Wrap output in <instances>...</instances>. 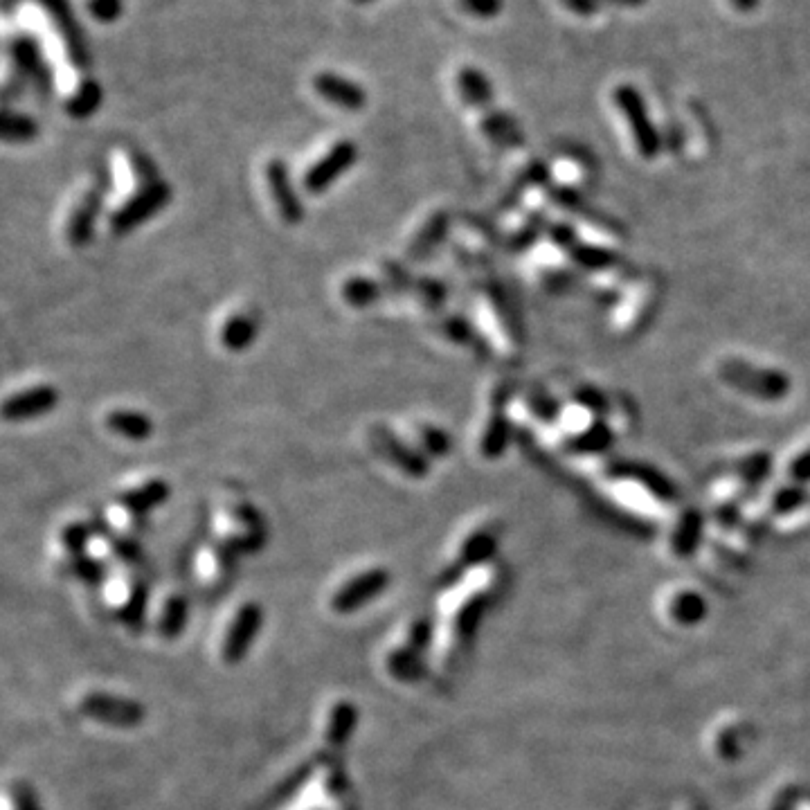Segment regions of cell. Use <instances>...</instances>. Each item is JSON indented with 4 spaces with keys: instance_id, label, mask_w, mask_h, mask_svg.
<instances>
[{
    "instance_id": "6da1fadb",
    "label": "cell",
    "mask_w": 810,
    "mask_h": 810,
    "mask_svg": "<svg viewBox=\"0 0 810 810\" xmlns=\"http://www.w3.org/2000/svg\"><path fill=\"white\" fill-rule=\"evenodd\" d=\"M432 642L428 619L412 617L385 653V669L399 682H414L423 673V655Z\"/></svg>"
},
{
    "instance_id": "7a4b0ae2",
    "label": "cell",
    "mask_w": 810,
    "mask_h": 810,
    "mask_svg": "<svg viewBox=\"0 0 810 810\" xmlns=\"http://www.w3.org/2000/svg\"><path fill=\"white\" fill-rule=\"evenodd\" d=\"M174 198V189L165 178L158 183L135 187V192L124 198V201L108 214V230L115 237H124V234L133 232L147 221H151L158 212L165 210Z\"/></svg>"
},
{
    "instance_id": "3957f363",
    "label": "cell",
    "mask_w": 810,
    "mask_h": 810,
    "mask_svg": "<svg viewBox=\"0 0 810 810\" xmlns=\"http://www.w3.org/2000/svg\"><path fill=\"white\" fill-rule=\"evenodd\" d=\"M358 144L349 138L336 140L322 156L311 162L302 174V189L311 196H320L338 183V180L349 174L358 162Z\"/></svg>"
},
{
    "instance_id": "277c9868",
    "label": "cell",
    "mask_w": 810,
    "mask_h": 810,
    "mask_svg": "<svg viewBox=\"0 0 810 810\" xmlns=\"http://www.w3.org/2000/svg\"><path fill=\"white\" fill-rule=\"evenodd\" d=\"M77 707L86 718L95 720L108 727L131 729L138 727L144 720V709L138 700L124 698L120 693L111 691H86L79 698Z\"/></svg>"
},
{
    "instance_id": "5b68a950",
    "label": "cell",
    "mask_w": 810,
    "mask_h": 810,
    "mask_svg": "<svg viewBox=\"0 0 810 810\" xmlns=\"http://www.w3.org/2000/svg\"><path fill=\"white\" fill-rule=\"evenodd\" d=\"M369 439L378 455H383L396 471L403 473L410 480H423L430 473V462L423 455L421 448H414L410 441H405L399 432H394L385 423H374L369 428Z\"/></svg>"
},
{
    "instance_id": "8992f818",
    "label": "cell",
    "mask_w": 810,
    "mask_h": 810,
    "mask_svg": "<svg viewBox=\"0 0 810 810\" xmlns=\"http://www.w3.org/2000/svg\"><path fill=\"white\" fill-rule=\"evenodd\" d=\"M392 576L385 567H367L363 572L351 574L347 581H342L331 594L329 608L338 615H351L358 608L372 603L376 597L387 590Z\"/></svg>"
},
{
    "instance_id": "52a82bcc",
    "label": "cell",
    "mask_w": 810,
    "mask_h": 810,
    "mask_svg": "<svg viewBox=\"0 0 810 810\" xmlns=\"http://www.w3.org/2000/svg\"><path fill=\"white\" fill-rule=\"evenodd\" d=\"M264 624V610L257 601H243L241 606L232 612V617L225 626V633L221 637V660L225 664H239L243 657L248 655L250 646Z\"/></svg>"
},
{
    "instance_id": "ba28073f",
    "label": "cell",
    "mask_w": 810,
    "mask_h": 810,
    "mask_svg": "<svg viewBox=\"0 0 810 810\" xmlns=\"http://www.w3.org/2000/svg\"><path fill=\"white\" fill-rule=\"evenodd\" d=\"M228 518L232 522V529L221 534V538L228 543L239 556L257 554L266 547L268 529L266 520L255 504L248 502H234L228 507Z\"/></svg>"
},
{
    "instance_id": "9c48e42d",
    "label": "cell",
    "mask_w": 810,
    "mask_h": 810,
    "mask_svg": "<svg viewBox=\"0 0 810 810\" xmlns=\"http://www.w3.org/2000/svg\"><path fill=\"white\" fill-rule=\"evenodd\" d=\"M264 180L273 205L286 225H300L306 216L300 189L293 183L291 167L282 158H268L264 165Z\"/></svg>"
},
{
    "instance_id": "30bf717a",
    "label": "cell",
    "mask_w": 810,
    "mask_h": 810,
    "mask_svg": "<svg viewBox=\"0 0 810 810\" xmlns=\"http://www.w3.org/2000/svg\"><path fill=\"white\" fill-rule=\"evenodd\" d=\"M311 88L322 102L347 113H360L369 102L367 88L338 70H318L311 77Z\"/></svg>"
},
{
    "instance_id": "8fae6325",
    "label": "cell",
    "mask_w": 810,
    "mask_h": 810,
    "mask_svg": "<svg viewBox=\"0 0 810 810\" xmlns=\"http://www.w3.org/2000/svg\"><path fill=\"white\" fill-rule=\"evenodd\" d=\"M171 498V484L162 477H151L133 489H124L115 495V507L126 513V531L133 534L140 527V520L147 518L151 511H156ZM135 536V534H133Z\"/></svg>"
},
{
    "instance_id": "7c38bea8",
    "label": "cell",
    "mask_w": 810,
    "mask_h": 810,
    "mask_svg": "<svg viewBox=\"0 0 810 810\" xmlns=\"http://www.w3.org/2000/svg\"><path fill=\"white\" fill-rule=\"evenodd\" d=\"M61 394L50 383L27 385L23 390L9 394L3 401V419L9 423H23L41 419L57 408Z\"/></svg>"
},
{
    "instance_id": "4fadbf2b",
    "label": "cell",
    "mask_w": 810,
    "mask_h": 810,
    "mask_svg": "<svg viewBox=\"0 0 810 810\" xmlns=\"http://www.w3.org/2000/svg\"><path fill=\"white\" fill-rule=\"evenodd\" d=\"M104 187H90L79 196V201L72 205L66 221V241L72 248H84L95 237V228L99 216L104 210Z\"/></svg>"
},
{
    "instance_id": "5bb4252c",
    "label": "cell",
    "mask_w": 810,
    "mask_h": 810,
    "mask_svg": "<svg viewBox=\"0 0 810 810\" xmlns=\"http://www.w3.org/2000/svg\"><path fill=\"white\" fill-rule=\"evenodd\" d=\"M149 588L138 576H124V579H106V601L124 624H140L147 610Z\"/></svg>"
},
{
    "instance_id": "9a60e30c",
    "label": "cell",
    "mask_w": 810,
    "mask_h": 810,
    "mask_svg": "<svg viewBox=\"0 0 810 810\" xmlns=\"http://www.w3.org/2000/svg\"><path fill=\"white\" fill-rule=\"evenodd\" d=\"M70 84L61 97V108L70 120H88L104 104L102 84L93 77V72L70 70Z\"/></svg>"
},
{
    "instance_id": "2e32d148",
    "label": "cell",
    "mask_w": 810,
    "mask_h": 810,
    "mask_svg": "<svg viewBox=\"0 0 810 810\" xmlns=\"http://www.w3.org/2000/svg\"><path fill=\"white\" fill-rule=\"evenodd\" d=\"M617 104L621 108V113L626 115L628 124L633 126V133H635V140L639 144V149H642L646 156L648 153H655L657 149V133L653 129L651 120H648L646 115V108L642 97H639L637 90L633 86H619L617 93H615Z\"/></svg>"
},
{
    "instance_id": "e0dca14e",
    "label": "cell",
    "mask_w": 810,
    "mask_h": 810,
    "mask_svg": "<svg viewBox=\"0 0 810 810\" xmlns=\"http://www.w3.org/2000/svg\"><path fill=\"white\" fill-rule=\"evenodd\" d=\"M450 228V216L444 210L432 212L426 221L419 225V230L412 234V239L405 246V257L412 264H421L435 255L437 248L444 243Z\"/></svg>"
},
{
    "instance_id": "ac0fdd59",
    "label": "cell",
    "mask_w": 810,
    "mask_h": 810,
    "mask_svg": "<svg viewBox=\"0 0 810 810\" xmlns=\"http://www.w3.org/2000/svg\"><path fill=\"white\" fill-rule=\"evenodd\" d=\"M493 547H495V534H493V531L489 527L475 529L473 534L466 536L464 543L459 545L455 563H450L446 567L444 574H441V579H444V583H453L455 579L462 576V572L466 570V567H473L480 561H484V558H489V554L493 552Z\"/></svg>"
},
{
    "instance_id": "d6986e66",
    "label": "cell",
    "mask_w": 810,
    "mask_h": 810,
    "mask_svg": "<svg viewBox=\"0 0 810 810\" xmlns=\"http://www.w3.org/2000/svg\"><path fill=\"white\" fill-rule=\"evenodd\" d=\"M358 725V709L351 700H336L333 707L327 711V718H324L322 736L324 745L329 747V752H340L345 750V745L349 743L351 734Z\"/></svg>"
},
{
    "instance_id": "ffe728a7",
    "label": "cell",
    "mask_w": 810,
    "mask_h": 810,
    "mask_svg": "<svg viewBox=\"0 0 810 810\" xmlns=\"http://www.w3.org/2000/svg\"><path fill=\"white\" fill-rule=\"evenodd\" d=\"M104 426L111 435L120 437L124 441H133V444H142L153 437V419L147 412L133 410V408H115L106 412Z\"/></svg>"
},
{
    "instance_id": "44dd1931",
    "label": "cell",
    "mask_w": 810,
    "mask_h": 810,
    "mask_svg": "<svg viewBox=\"0 0 810 810\" xmlns=\"http://www.w3.org/2000/svg\"><path fill=\"white\" fill-rule=\"evenodd\" d=\"M259 336V318L255 311H241L232 313L228 320L223 322L219 331L221 347L230 354H241V351L250 349L255 345Z\"/></svg>"
},
{
    "instance_id": "7402d4cb",
    "label": "cell",
    "mask_w": 810,
    "mask_h": 810,
    "mask_svg": "<svg viewBox=\"0 0 810 810\" xmlns=\"http://www.w3.org/2000/svg\"><path fill=\"white\" fill-rule=\"evenodd\" d=\"M455 88H457L459 97H462V102L466 106L475 108L477 113L484 111V108H489L491 104H495L491 81L480 68H475V66L459 68L455 75Z\"/></svg>"
},
{
    "instance_id": "603a6c76",
    "label": "cell",
    "mask_w": 810,
    "mask_h": 810,
    "mask_svg": "<svg viewBox=\"0 0 810 810\" xmlns=\"http://www.w3.org/2000/svg\"><path fill=\"white\" fill-rule=\"evenodd\" d=\"M340 297L351 309H369V306H374L383 297H387V286L383 279L369 275H351L342 282Z\"/></svg>"
},
{
    "instance_id": "cb8c5ba5",
    "label": "cell",
    "mask_w": 810,
    "mask_h": 810,
    "mask_svg": "<svg viewBox=\"0 0 810 810\" xmlns=\"http://www.w3.org/2000/svg\"><path fill=\"white\" fill-rule=\"evenodd\" d=\"M187 599L180 592H169L165 599L160 601L156 612V633L162 639H176L183 633L187 621Z\"/></svg>"
},
{
    "instance_id": "d4e9b609",
    "label": "cell",
    "mask_w": 810,
    "mask_h": 810,
    "mask_svg": "<svg viewBox=\"0 0 810 810\" xmlns=\"http://www.w3.org/2000/svg\"><path fill=\"white\" fill-rule=\"evenodd\" d=\"M480 129L486 138L493 144H498V147H516L520 142L516 122H513L507 113L500 111L495 104L480 111Z\"/></svg>"
},
{
    "instance_id": "484cf974",
    "label": "cell",
    "mask_w": 810,
    "mask_h": 810,
    "mask_svg": "<svg viewBox=\"0 0 810 810\" xmlns=\"http://www.w3.org/2000/svg\"><path fill=\"white\" fill-rule=\"evenodd\" d=\"M97 538L93 522L86 520H72L68 525H63L59 531V545L63 549L66 558L84 556L90 552V543Z\"/></svg>"
},
{
    "instance_id": "4316f807",
    "label": "cell",
    "mask_w": 810,
    "mask_h": 810,
    "mask_svg": "<svg viewBox=\"0 0 810 810\" xmlns=\"http://www.w3.org/2000/svg\"><path fill=\"white\" fill-rule=\"evenodd\" d=\"M3 142L5 144H27L39 135V124L32 115L16 111L14 106H5L3 111Z\"/></svg>"
},
{
    "instance_id": "83f0119b",
    "label": "cell",
    "mask_w": 810,
    "mask_h": 810,
    "mask_svg": "<svg viewBox=\"0 0 810 810\" xmlns=\"http://www.w3.org/2000/svg\"><path fill=\"white\" fill-rule=\"evenodd\" d=\"M511 437V426L509 419L504 414H493V419L486 423V428L482 432L480 439V453L489 459L500 457L504 453V448L509 444Z\"/></svg>"
},
{
    "instance_id": "f1b7e54d",
    "label": "cell",
    "mask_w": 810,
    "mask_h": 810,
    "mask_svg": "<svg viewBox=\"0 0 810 810\" xmlns=\"http://www.w3.org/2000/svg\"><path fill=\"white\" fill-rule=\"evenodd\" d=\"M414 430H417L414 435L419 439V448L428 459H441L453 450V437L444 428L435 426V423H417Z\"/></svg>"
},
{
    "instance_id": "f546056e",
    "label": "cell",
    "mask_w": 810,
    "mask_h": 810,
    "mask_svg": "<svg viewBox=\"0 0 810 810\" xmlns=\"http://www.w3.org/2000/svg\"><path fill=\"white\" fill-rule=\"evenodd\" d=\"M124 165H126V169H129V174H131V178L135 180V185H138V187L158 183V180H162L156 162H153V158L149 156L147 151H142L138 147H126L124 149Z\"/></svg>"
},
{
    "instance_id": "4dcf8cb0",
    "label": "cell",
    "mask_w": 810,
    "mask_h": 810,
    "mask_svg": "<svg viewBox=\"0 0 810 810\" xmlns=\"http://www.w3.org/2000/svg\"><path fill=\"white\" fill-rule=\"evenodd\" d=\"M81 12L95 25L111 27L126 12V0H79Z\"/></svg>"
},
{
    "instance_id": "1f68e13d",
    "label": "cell",
    "mask_w": 810,
    "mask_h": 810,
    "mask_svg": "<svg viewBox=\"0 0 810 810\" xmlns=\"http://www.w3.org/2000/svg\"><path fill=\"white\" fill-rule=\"evenodd\" d=\"M412 297H419L421 304L426 306L428 311H437L448 300V288L437 277L421 275V277H414V295Z\"/></svg>"
},
{
    "instance_id": "d6a6232c",
    "label": "cell",
    "mask_w": 810,
    "mask_h": 810,
    "mask_svg": "<svg viewBox=\"0 0 810 810\" xmlns=\"http://www.w3.org/2000/svg\"><path fill=\"white\" fill-rule=\"evenodd\" d=\"M383 282L390 297H412L414 295V277L396 261H385L383 264Z\"/></svg>"
},
{
    "instance_id": "836d02e7",
    "label": "cell",
    "mask_w": 810,
    "mask_h": 810,
    "mask_svg": "<svg viewBox=\"0 0 810 810\" xmlns=\"http://www.w3.org/2000/svg\"><path fill=\"white\" fill-rule=\"evenodd\" d=\"M5 808L7 810H41L39 799L30 786L23 781H12L5 790Z\"/></svg>"
},
{
    "instance_id": "e575fe53",
    "label": "cell",
    "mask_w": 810,
    "mask_h": 810,
    "mask_svg": "<svg viewBox=\"0 0 810 810\" xmlns=\"http://www.w3.org/2000/svg\"><path fill=\"white\" fill-rule=\"evenodd\" d=\"M459 12L480 21H491V18L500 16L504 9V0H455Z\"/></svg>"
},
{
    "instance_id": "d590c367",
    "label": "cell",
    "mask_w": 810,
    "mask_h": 810,
    "mask_svg": "<svg viewBox=\"0 0 810 810\" xmlns=\"http://www.w3.org/2000/svg\"><path fill=\"white\" fill-rule=\"evenodd\" d=\"M561 3L579 16H592L601 9V0H561Z\"/></svg>"
},
{
    "instance_id": "8d00e7d4",
    "label": "cell",
    "mask_w": 810,
    "mask_h": 810,
    "mask_svg": "<svg viewBox=\"0 0 810 810\" xmlns=\"http://www.w3.org/2000/svg\"><path fill=\"white\" fill-rule=\"evenodd\" d=\"M732 5L741 12H752V9L759 5V0H732Z\"/></svg>"
},
{
    "instance_id": "74e56055",
    "label": "cell",
    "mask_w": 810,
    "mask_h": 810,
    "mask_svg": "<svg viewBox=\"0 0 810 810\" xmlns=\"http://www.w3.org/2000/svg\"><path fill=\"white\" fill-rule=\"evenodd\" d=\"M612 3L617 5H624V7H642L646 0H612Z\"/></svg>"
},
{
    "instance_id": "f35d334b",
    "label": "cell",
    "mask_w": 810,
    "mask_h": 810,
    "mask_svg": "<svg viewBox=\"0 0 810 810\" xmlns=\"http://www.w3.org/2000/svg\"><path fill=\"white\" fill-rule=\"evenodd\" d=\"M354 5H369V3H376V0H351Z\"/></svg>"
}]
</instances>
